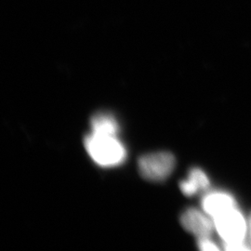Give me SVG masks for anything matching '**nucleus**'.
<instances>
[{
  "instance_id": "3",
  "label": "nucleus",
  "mask_w": 251,
  "mask_h": 251,
  "mask_svg": "<svg viewBox=\"0 0 251 251\" xmlns=\"http://www.w3.org/2000/svg\"><path fill=\"white\" fill-rule=\"evenodd\" d=\"M175 157L169 152H152L139 159V171L144 179L161 181L167 179L175 168Z\"/></svg>"
},
{
  "instance_id": "7",
  "label": "nucleus",
  "mask_w": 251,
  "mask_h": 251,
  "mask_svg": "<svg viewBox=\"0 0 251 251\" xmlns=\"http://www.w3.org/2000/svg\"><path fill=\"white\" fill-rule=\"evenodd\" d=\"M92 133L107 136H117L119 126L116 118L106 113L96 114L91 118Z\"/></svg>"
},
{
  "instance_id": "9",
  "label": "nucleus",
  "mask_w": 251,
  "mask_h": 251,
  "mask_svg": "<svg viewBox=\"0 0 251 251\" xmlns=\"http://www.w3.org/2000/svg\"></svg>"
},
{
  "instance_id": "1",
  "label": "nucleus",
  "mask_w": 251,
  "mask_h": 251,
  "mask_svg": "<svg viewBox=\"0 0 251 251\" xmlns=\"http://www.w3.org/2000/svg\"><path fill=\"white\" fill-rule=\"evenodd\" d=\"M216 230L225 242L226 251H250L245 243L247 223L242 213L234 207L213 219Z\"/></svg>"
},
{
  "instance_id": "5",
  "label": "nucleus",
  "mask_w": 251,
  "mask_h": 251,
  "mask_svg": "<svg viewBox=\"0 0 251 251\" xmlns=\"http://www.w3.org/2000/svg\"><path fill=\"white\" fill-rule=\"evenodd\" d=\"M202 207L212 220L226 211L236 207L233 197L224 192H211L202 200Z\"/></svg>"
},
{
  "instance_id": "6",
  "label": "nucleus",
  "mask_w": 251,
  "mask_h": 251,
  "mask_svg": "<svg viewBox=\"0 0 251 251\" xmlns=\"http://www.w3.org/2000/svg\"><path fill=\"white\" fill-rule=\"evenodd\" d=\"M209 180L205 172L200 169H193L189 173V179L179 183V188L185 196H194L199 190H206Z\"/></svg>"
},
{
  "instance_id": "8",
  "label": "nucleus",
  "mask_w": 251,
  "mask_h": 251,
  "mask_svg": "<svg viewBox=\"0 0 251 251\" xmlns=\"http://www.w3.org/2000/svg\"><path fill=\"white\" fill-rule=\"evenodd\" d=\"M198 247L201 251H218L219 248L217 245L212 242L209 237H200L198 239Z\"/></svg>"
},
{
  "instance_id": "2",
  "label": "nucleus",
  "mask_w": 251,
  "mask_h": 251,
  "mask_svg": "<svg viewBox=\"0 0 251 251\" xmlns=\"http://www.w3.org/2000/svg\"><path fill=\"white\" fill-rule=\"evenodd\" d=\"M85 147L93 161L101 167H116L125 160V147L117 136L91 133L85 139Z\"/></svg>"
},
{
  "instance_id": "4",
  "label": "nucleus",
  "mask_w": 251,
  "mask_h": 251,
  "mask_svg": "<svg viewBox=\"0 0 251 251\" xmlns=\"http://www.w3.org/2000/svg\"><path fill=\"white\" fill-rule=\"evenodd\" d=\"M207 216L197 208H188L180 216V224L186 231L194 233L198 238L209 237L215 226Z\"/></svg>"
}]
</instances>
